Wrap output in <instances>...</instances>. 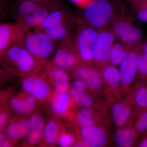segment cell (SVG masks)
<instances>
[{"label":"cell","instance_id":"cell-1","mask_svg":"<svg viewBox=\"0 0 147 147\" xmlns=\"http://www.w3.org/2000/svg\"><path fill=\"white\" fill-rule=\"evenodd\" d=\"M0 63L2 67L19 78L39 74L45 67L34 57L23 43L0 52Z\"/></svg>","mask_w":147,"mask_h":147},{"label":"cell","instance_id":"cell-2","mask_svg":"<svg viewBox=\"0 0 147 147\" xmlns=\"http://www.w3.org/2000/svg\"><path fill=\"white\" fill-rule=\"evenodd\" d=\"M118 16L110 0H95L84 9L79 24H86L98 30L112 26Z\"/></svg>","mask_w":147,"mask_h":147},{"label":"cell","instance_id":"cell-3","mask_svg":"<svg viewBox=\"0 0 147 147\" xmlns=\"http://www.w3.org/2000/svg\"><path fill=\"white\" fill-rule=\"evenodd\" d=\"M56 42L44 32L34 30L27 33L23 44L36 59L45 66L56 51Z\"/></svg>","mask_w":147,"mask_h":147},{"label":"cell","instance_id":"cell-4","mask_svg":"<svg viewBox=\"0 0 147 147\" xmlns=\"http://www.w3.org/2000/svg\"><path fill=\"white\" fill-rule=\"evenodd\" d=\"M71 73L74 79L82 81L90 91L106 102V86L100 69L96 66L81 63Z\"/></svg>","mask_w":147,"mask_h":147},{"label":"cell","instance_id":"cell-5","mask_svg":"<svg viewBox=\"0 0 147 147\" xmlns=\"http://www.w3.org/2000/svg\"><path fill=\"white\" fill-rule=\"evenodd\" d=\"M98 32L97 30L86 24L79 25L74 40L81 63L94 64L93 47Z\"/></svg>","mask_w":147,"mask_h":147},{"label":"cell","instance_id":"cell-6","mask_svg":"<svg viewBox=\"0 0 147 147\" xmlns=\"http://www.w3.org/2000/svg\"><path fill=\"white\" fill-rule=\"evenodd\" d=\"M50 61L68 73H71L81 63L71 34L60 42Z\"/></svg>","mask_w":147,"mask_h":147},{"label":"cell","instance_id":"cell-7","mask_svg":"<svg viewBox=\"0 0 147 147\" xmlns=\"http://www.w3.org/2000/svg\"><path fill=\"white\" fill-rule=\"evenodd\" d=\"M116 38L121 42L137 46L144 43L141 30L134 25L133 19L128 16H118L112 28Z\"/></svg>","mask_w":147,"mask_h":147},{"label":"cell","instance_id":"cell-8","mask_svg":"<svg viewBox=\"0 0 147 147\" xmlns=\"http://www.w3.org/2000/svg\"><path fill=\"white\" fill-rule=\"evenodd\" d=\"M107 108H80L74 113L73 120L79 127L100 126L109 128L111 119Z\"/></svg>","mask_w":147,"mask_h":147},{"label":"cell","instance_id":"cell-9","mask_svg":"<svg viewBox=\"0 0 147 147\" xmlns=\"http://www.w3.org/2000/svg\"><path fill=\"white\" fill-rule=\"evenodd\" d=\"M98 35L93 47L95 65L98 68L110 63V51L116 36L111 27L98 30Z\"/></svg>","mask_w":147,"mask_h":147},{"label":"cell","instance_id":"cell-10","mask_svg":"<svg viewBox=\"0 0 147 147\" xmlns=\"http://www.w3.org/2000/svg\"><path fill=\"white\" fill-rule=\"evenodd\" d=\"M1 104L5 105L10 110L18 115H29L33 113L38 103L37 100L31 95L22 90L16 94L1 95Z\"/></svg>","mask_w":147,"mask_h":147},{"label":"cell","instance_id":"cell-11","mask_svg":"<svg viewBox=\"0 0 147 147\" xmlns=\"http://www.w3.org/2000/svg\"><path fill=\"white\" fill-rule=\"evenodd\" d=\"M20 78L23 90L34 97L40 103L49 101L53 90L41 73Z\"/></svg>","mask_w":147,"mask_h":147},{"label":"cell","instance_id":"cell-12","mask_svg":"<svg viewBox=\"0 0 147 147\" xmlns=\"http://www.w3.org/2000/svg\"><path fill=\"white\" fill-rule=\"evenodd\" d=\"M62 7L63 5L61 1H50L32 13L18 18L16 22L27 34L39 27L51 12Z\"/></svg>","mask_w":147,"mask_h":147},{"label":"cell","instance_id":"cell-13","mask_svg":"<svg viewBox=\"0 0 147 147\" xmlns=\"http://www.w3.org/2000/svg\"><path fill=\"white\" fill-rule=\"evenodd\" d=\"M69 93L79 108L108 107L105 100L92 93L83 82L78 79H74Z\"/></svg>","mask_w":147,"mask_h":147},{"label":"cell","instance_id":"cell-14","mask_svg":"<svg viewBox=\"0 0 147 147\" xmlns=\"http://www.w3.org/2000/svg\"><path fill=\"white\" fill-rule=\"evenodd\" d=\"M143 46L130 52L119 65V72L123 96L128 94L133 86V83L135 82L138 69L139 54L142 50Z\"/></svg>","mask_w":147,"mask_h":147},{"label":"cell","instance_id":"cell-15","mask_svg":"<svg viewBox=\"0 0 147 147\" xmlns=\"http://www.w3.org/2000/svg\"><path fill=\"white\" fill-rule=\"evenodd\" d=\"M47 2L35 0H5L1 3L2 14L16 20L32 13Z\"/></svg>","mask_w":147,"mask_h":147},{"label":"cell","instance_id":"cell-16","mask_svg":"<svg viewBox=\"0 0 147 147\" xmlns=\"http://www.w3.org/2000/svg\"><path fill=\"white\" fill-rule=\"evenodd\" d=\"M107 89L106 102L108 106L123 97L119 70L116 66L109 63L100 69Z\"/></svg>","mask_w":147,"mask_h":147},{"label":"cell","instance_id":"cell-17","mask_svg":"<svg viewBox=\"0 0 147 147\" xmlns=\"http://www.w3.org/2000/svg\"><path fill=\"white\" fill-rule=\"evenodd\" d=\"M109 107L116 129L125 126L131 119L135 109L131 91L127 95L113 102Z\"/></svg>","mask_w":147,"mask_h":147},{"label":"cell","instance_id":"cell-18","mask_svg":"<svg viewBox=\"0 0 147 147\" xmlns=\"http://www.w3.org/2000/svg\"><path fill=\"white\" fill-rule=\"evenodd\" d=\"M41 73L54 91L69 93L71 85L67 71L56 66L50 61L45 66Z\"/></svg>","mask_w":147,"mask_h":147},{"label":"cell","instance_id":"cell-19","mask_svg":"<svg viewBox=\"0 0 147 147\" xmlns=\"http://www.w3.org/2000/svg\"><path fill=\"white\" fill-rule=\"evenodd\" d=\"M49 102L51 110L56 117L73 120L78 107L69 93H58L53 91Z\"/></svg>","mask_w":147,"mask_h":147},{"label":"cell","instance_id":"cell-20","mask_svg":"<svg viewBox=\"0 0 147 147\" xmlns=\"http://www.w3.org/2000/svg\"><path fill=\"white\" fill-rule=\"evenodd\" d=\"M26 33L17 22L0 25V52L24 42Z\"/></svg>","mask_w":147,"mask_h":147},{"label":"cell","instance_id":"cell-21","mask_svg":"<svg viewBox=\"0 0 147 147\" xmlns=\"http://www.w3.org/2000/svg\"><path fill=\"white\" fill-rule=\"evenodd\" d=\"M108 127L95 126L79 127V136L89 147H104L108 145Z\"/></svg>","mask_w":147,"mask_h":147},{"label":"cell","instance_id":"cell-22","mask_svg":"<svg viewBox=\"0 0 147 147\" xmlns=\"http://www.w3.org/2000/svg\"><path fill=\"white\" fill-rule=\"evenodd\" d=\"M30 120V129L26 137L22 142V146H39L43 138L45 123L41 113L39 111H34L31 115Z\"/></svg>","mask_w":147,"mask_h":147},{"label":"cell","instance_id":"cell-23","mask_svg":"<svg viewBox=\"0 0 147 147\" xmlns=\"http://www.w3.org/2000/svg\"><path fill=\"white\" fill-rule=\"evenodd\" d=\"M28 115H18L11 118L3 133L5 134L16 143L25 139L30 128V118L27 117Z\"/></svg>","mask_w":147,"mask_h":147},{"label":"cell","instance_id":"cell-24","mask_svg":"<svg viewBox=\"0 0 147 147\" xmlns=\"http://www.w3.org/2000/svg\"><path fill=\"white\" fill-rule=\"evenodd\" d=\"M77 18L78 17H75L70 11L62 7L51 12L43 23L34 30L45 32L49 29Z\"/></svg>","mask_w":147,"mask_h":147},{"label":"cell","instance_id":"cell-25","mask_svg":"<svg viewBox=\"0 0 147 147\" xmlns=\"http://www.w3.org/2000/svg\"><path fill=\"white\" fill-rule=\"evenodd\" d=\"M139 139L130 121L125 126L116 129L114 136V143L118 147L134 146Z\"/></svg>","mask_w":147,"mask_h":147},{"label":"cell","instance_id":"cell-26","mask_svg":"<svg viewBox=\"0 0 147 147\" xmlns=\"http://www.w3.org/2000/svg\"><path fill=\"white\" fill-rule=\"evenodd\" d=\"M61 121L56 117H51L45 123L43 138L39 146H55L57 144L60 134Z\"/></svg>","mask_w":147,"mask_h":147},{"label":"cell","instance_id":"cell-27","mask_svg":"<svg viewBox=\"0 0 147 147\" xmlns=\"http://www.w3.org/2000/svg\"><path fill=\"white\" fill-rule=\"evenodd\" d=\"M143 44L132 46L122 42L114 43L110 51V63L116 66L119 65L130 52L142 47Z\"/></svg>","mask_w":147,"mask_h":147},{"label":"cell","instance_id":"cell-28","mask_svg":"<svg viewBox=\"0 0 147 147\" xmlns=\"http://www.w3.org/2000/svg\"><path fill=\"white\" fill-rule=\"evenodd\" d=\"M77 25L79 26V18L43 32L48 35L54 41L60 42L71 34V31Z\"/></svg>","mask_w":147,"mask_h":147},{"label":"cell","instance_id":"cell-29","mask_svg":"<svg viewBox=\"0 0 147 147\" xmlns=\"http://www.w3.org/2000/svg\"><path fill=\"white\" fill-rule=\"evenodd\" d=\"M132 124L134 131L139 138L147 131V108H135L129 120Z\"/></svg>","mask_w":147,"mask_h":147},{"label":"cell","instance_id":"cell-30","mask_svg":"<svg viewBox=\"0 0 147 147\" xmlns=\"http://www.w3.org/2000/svg\"><path fill=\"white\" fill-rule=\"evenodd\" d=\"M131 91L135 108H147V84L134 83Z\"/></svg>","mask_w":147,"mask_h":147},{"label":"cell","instance_id":"cell-31","mask_svg":"<svg viewBox=\"0 0 147 147\" xmlns=\"http://www.w3.org/2000/svg\"><path fill=\"white\" fill-rule=\"evenodd\" d=\"M134 83L147 84V58L142 50L139 54L138 69Z\"/></svg>","mask_w":147,"mask_h":147},{"label":"cell","instance_id":"cell-32","mask_svg":"<svg viewBox=\"0 0 147 147\" xmlns=\"http://www.w3.org/2000/svg\"><path fill=\"white\" fill-rule=\"evenodd\" d=\"M64 126L61 123L60 134L58 145L61 147H73L77 139L73 133Z\"/></svg>","mask_w":147,"mask_h":147},{"label":"cell","instance_id":"cell-33","mask_svg":"<svg viewBox=\"0 0 147 147\" xmlns=\"http://www.w3.org/2000/svg\"><path fill=\"white\" fill-rule=\"evenodd\" d=\"M132 7L138 19L142 22H147V0H141Z\"/></svg>","mask_w":147,"mask_h":147},{"label":"cell","instance_id":"cell-34","mask_svg":"<svg viewBox=\"0 0 147 147\" xmlns=\"http://www.w3.org/2000/svg\"><path fill=\"white\" fill-rule=\"evenodd\" d=\"M10 110L4 105H1V113H0V134L3 133L5 129L10 118H9Z\"/></svg>","mask_w":147,"mask_h":147},{"label":"cell","instance_id":"cell-35","mask_svg":"<svg viewBox=\"0 0 147 147\" xmlns=\"http://www.w3.org/2000/svg\"><path fill=\"white\" fill-rule=\"evenodd\" d=\"M15 142L7 137L4 133L0 134V147H10L14 146Z\"/></svg>","mask_w":147,"mask_h":147},{"label":"cell","instance_id":"cell-36","mask_svg":"<svg viewBox=\"0 0 147 147\" xmlns=\"http://www.w3.org/2000/svg\"><path fill=\"white\" fill-rule=\"evenodd\" d=\"M70 1L76 6L84 9L95 0H70Z\"/></svg>","mask_w":147,"mask_h":147},{"label":"cell","instance_id":"cell-37","mask_svg":"<svg viewBox=\"0 0 147 147\" xmlns=\"http://www.w3.org/2000/svg\"><path fill=\"white\" fill-rule=\"evenodd\" d=\"M135 146L147 147V131L142 135L141 140L136 144Z\"/></svg>","mask_w":147,"mask_h":147},{"label":"cell","instance_id":"cell-38","mask_svg":"<svg viewBox=\"0 0 147 147\" xmlns=\"http://www.w3.org/2000/svg\"><path fill=\"white\" fill-rule=\"evenodd\" d=\"M73 147H89V146L86 143V142L80 137V139H77V140H76V142H75V144L74 145Z\"/></svg>","mask_w":147,"mask_h":147},{"label":"cell","instance_id":"cell-39","mask_svg":"<svg viewBox=\"0 0 147 147\" xmlns=\"http://www.w3.org/2000/svg\"><path fill=\"white\" fill-rule=\"evenodd\" d=\"M142 51L144 55L147 58V39L144 42Z\"/></svg>","mask_w":147,"mask_h":147},{"label":"cell","instance_id":"cell-40","mask_svg":"<svg viewBox=\"0 0 147 147\" xmlns=\"http://www.w3.org/2000/svg\"><path fill=\"white\" fill-rule=\"evenodd\" d=\"M127 1L132 5V7H134L141 0H127Z\"/></svg>","mask_w":147,"mask_h":147},{"label":"cell","instance_id":"cell-41","mask_svg":"<svg viewBox=\"0 0 147 147\" xmlns=\"http://www.w3.org/2000/svg\"><path fill=\"white\" fill-rule=\"evenodd\" d=\"M35 1H38L47 2V1H53V0H35Z\"/></svg>","mask_w":147,"mask_h":147},{"label":"cell","instance_id":"cell-42","mask_svg":"<svg viewBox=\"0 0 147 147\" xmlns=\"http://www.w3.org/2000/svg\"></svg>","mask_w":147,"mask_h":147}]
</instances>
